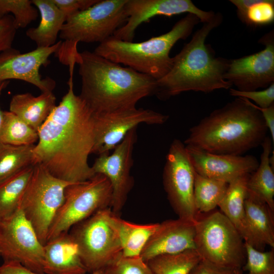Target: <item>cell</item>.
<instances>
[{
  "label": "cell",
  "mask_w": 274,
  "mask_h": 274,
  "mask_svg": "<svg viewBox=\"0 0 274 274\" xmlns=\"http://www.w3.org/2000/svg\"><path fill=\"white\" fill-rule=\"evenodd\" d=\"M17 29L12 15L0 18V53L12 48Z\"/></svg>",
  "instance_id": "37"
},
{
  "label": "cell",
  "mask_w": 274,
  "mask_h": 274,
  "mask_svg": "<svg viewBox=\"0 0 274 274\" xmlns=\"http://www.w3.org/2000/svg\"><path fill=\"white\" fill-rule=\"evenodd\" d=\"M38 132L10 111L3 112L0 143L13 146L35 145Z\"/></svg>",
  "instance_id": "31"
},
{
  "label": "cell",
  "mask_w": 274,
  "mask_h": 274,
  "mask_svg": "<svg viewBox=\"0 0 274 274\" xmlns=\"http://www.w3.org/2000/svg\"><path fill=\"white\" fill-rule=\"evenodd\" d=\"M185 147L195 172L228 184L239 177L252 174L259 163L251 155L216 154L190 146L185 145Z\"/></svg>",
  "instance_id": "18"
},
{
  "label": "cell",
  "mask_w": 274,
  "mask_h": 274,
  "mask_svg": "<svg viewBox=\"0 0 274 274\" xmlns=\"http://www.w3.org/2000/svg\"><path fill=\"white\" fill-rule=\"evenodd\" d=\"M199 22L196 16L188 13L166 33L135 43L112 36L100 43L93 52L158 80L172 66L173 57L169 56L171 49L179 40L188 38Z\"/></svg>",
  "instance_id": "5"
},
{
  "label": "cell",
  "mask_w": 274,
  "mask_h": 274,
  "mask_svg": "<svg viewBox=\"0 0 274 274\" xmlns=\"http://www.w3.org/2000/svg\"><path fill=\"white\" fill-rule=\"evenodd\" d=\"M89 274H104V269L98 270L91 273H89Z\"/></svg>",
  "instance_id": "43"
},
{
  "label": "cell",
  "mask_w": 274,
  "mask_h": 274,
  "mask_svg": "<svg viewBox=\"0 0 274 274\" xmlns=\"http://www.w3.org/2000/svg\"><path fill=\"white\" fill-rule=\"evenodd\" d=\"M222 20V15L215 13L214 18L203 23L191 40L173 57L169 72L157 80L155 94L159 98L167 99L189 91L209 93L231 87L232 85L224 78L230 60L216 57L212 48L205 44L210 32Z\"/></svg>",
  "instance_id": "4"
},
{
  "label": "cell",
  "mask_w": 274,
  "mask_h": 274,
  "mask_svg": "<svg viewBox=\"0 0 274 274\" xmlns=\"http://www.w3.org/2000/svg\"><path fill=\"white\" fill-rule=\"evenodd\" d=\"M236 274H243V271L242 269L237 270L236 271Z\"/></svg>",
  "instance_id": "44"
},
{
  "label": "cell",
  "mask_w": 274,
  "mask_h": 274,
  "mask_svg": "<svg viewBox=\"0 0 274 274\" xmlns=\"http://www.w3.org/2000/svg\"><path fill=\"white\" fill-rule=\"evenodd\" d=\"M64 14L66 18L79 11L90 7L98 0H52Z\"/></svg>",
  "instance_id": "38"
},
{
  "label": "cell",
  "mask_w": 274,
  "mask_h": 274,
  "mask_svg": "<svg viewBox=\"0 0 274 274\" xmlns=\"http://www.w3.org/2000/svg\"><path fill=\"white\" fill-rule=\"evenodd\" d=\"M268 131L259 111L238 97L190 128L186 146L216 154L242 155L261 145Z\"/></svg>",
  "instance_id": "3"
},
{
  "label": "cell",
  "mask_w": 274,
  "mask_h": 274,
  "mask_svg": "<svg viewBox=\"0 0 274 274\" xmlns=\"http://www.w3.org/2000/svg\"><path fill=\"white\" fill-rule=\"evenodd\" d=\"M229 93L231 96L252 100L256 106L262 108L274 104V83L260 91H242L230 88Z\"/></svg>",
  "instance_id": "36"
},
{
  "label": "cell",
  "mask_w": 274,
  "mask_h": 274,
  "mask_svg": "<svg viewBox=\"0 0 274 274\" xmlns=\"http://www.w3.org/2000/svg\"><path fill=\"white\" fill-rule=\"evenodd\" d=\"M9 82V81H6L0 82V95L3 90L7 87ZM3 112L4 111H3L0 108V130L3 120Z\"/></svg>",
  "instance_id": "42"
},
{
  "label": "cell",
  "mask_w": 274,
  "mask_h": 274,
  "mask_svg": "<svg viewBox=\"0 0 274 274\" xmlns=\"http://www.w3.org/2000/svg\"><path fill=\"white\" fill-rule=\"evenodd\" d=\"M33 169V164L0 185V221L9 218L19 209L21 199L29 182Z\"/></svg>",
  "instance_id": "27"
},
{
  "label": "cell",
  "mask_w": 274,
  "mask_h": 274,
  "mask_svg": "<svg viewBox=\"0 0 274 274\" xmlns=\"http://www.w3.org/2000/svg\"><path fill=\"white\" fill-rule=\"evenodd\" d=\"M236 270L224 268L201 259L189 274H236Z\"/></svg>",
  "instance_id": "39"
},
{
  "label": "cell",
  "mask_w": 274,
  "mask_h": 274,
  "mask_svg": "<svg viewBox=\"0 0 274 274\" xmlns=\"http://www.w3.org/2000/svg\"><path fill=\"white\" fill-rule=\"evenodd\" d=\"M0 274H42L34 272L17 262H4Z\"/></svg>",
  "instance_id": "40"
},
{
  "label": "cell",
  "mask_w": 274,
  "mask_h": 274,
  "mask_svg": "<svg viewBox=\"0 0 274 274\" xmlns=\"http://www.w3.org/2000/svg\"><path fill=\"white\" fill-rule=\"evenodd\" d=\"M124 7L127 21L115 32L113 37L130 42H133L139 26L156 16L171 17L190 13L205 23L211 21L215 15L212 11L199 9L190 0H127Z\"/></svg>",
  "instance_id": "17"
},
{
  "label": "cell",
  "mask_w": 274,
  "mask_h": 274,
  "mask_svg": "<svg viewBox=\"0 0 274 274\" xmlns=\"http://www.w3.org/2000/svg\"><path fill=\"white\" fill-rule=\"evenodd\" d=\"M107 208L71 227L68 233L77 245L87 272L104 269L121 254L120 241Z\"/></svg>",
  "instance_id": "8"
},
{
  "label": "cell",
  "mask_w": 274,
  "mask_h": 274,
  "mask_svg": "<svg viewBox=\"0 0 274 274\" xmlns=\"http://www.w3.org/2000/svg\"><path fill=\"white\" fill-rule=\"evenodd\" d=\"M35 145L13 146L0 143V185L34 164Z\"/></svg>",
  "instance_id": "29"
},
{
  "label": "cell",
  "mask_w": 274,
  "mask_h": 274,
  "mask_svg": "<svg viewBox=\"0 0 274 274\" xmlns=\"http://www.w3.org/2000/svg\"><path fill=\"white\" fill-rule=\"evenodd\" d=\"M46 274H86L77 245L68 232L60 233L44 245Z\"/></svg>",
  "instance_id": "20"
},
{
  "label": "cell",
  "mask_w": 274,
  "mask_h": 274,
  "mask_svg": "<svg viewBox=\"0 0 274 274\" xmlns=\"http://www.w3.org/2000/svg\"><path fill=\"white\" fill-rule=\"evenodd\" d=\"M201 259L195 249L156 256L147 263L154 274H189Z\"/></svg>",
  "instance_id": "30"
},
{
  "label": "cell",
  "mask_w": 274,
  "mask_h": 274,
  "mask_svg": "<svg viewBox=\"0 0 274 274\" xmlns=\"http://www.w3.org/2000/svg\"><path fill=\"white\" fill-rule=\"evenodd\" d=\"M41 16L40 23L26 31V36L34 41L37 48L49 47L56 43V40L66 21L64 14L52 0H32Z\"/></svg>",
  "instance_id": "23"
},
{
  "label": "cell",
  "mask_w": 274,
  "mask_h": 274,
  "mask_svg": "<svg viewBox=\"0 0 274 274\" xmlns=\"http://www.w3.org/2000/svg\"><path fill=\"white\" fill-rule=\"evenodd\" d=\"M78 64L79 96L94 113L134 108L141 99L156 94V79L93 52L80 53Z\"/></svg>",
  "instance_id": "2"
},
{
  "label": "cell",
  "mask_w": 274,
  "mask_h": 274,
  "mask_svg": "<svg viewBox=\"0 0 274 274\" xmlns=\"http://www.w3.org/2000/svg\"><path fill=\"white\" fill-rule=\"evenodd\" d=\"M44 256V245L20 209L0 221V257L4 262H17L34 272L45 274Z\"/></svg>",
  "instance_id": "12"
},
{
  "label": "cell",
  "mask_w": 274,
  "mask_h": 274,
  "mask_svg": "<svg viewBox=\"0 0 274 274\" xmlns=\"http://www.w3.org/2000/svg\"><path fill=\"white\" fill-rule=\"evenodd\" d=\"M104 274H154L140 256L124 257L121 254L104 269Z\"/></svg>",
  "instance_id": "35"
},
{
  "label": "cell",
  "mask_w": 274,
  "mask_h": 274,
  "mask_svg": "<svg viewBox=\"0 0 274 274\" xmlns=\"http://www.w3.org/2000/svg\"><path fill=\"white\" fill-rule=\"evenodd\" d=\"M272 145L271 138L266 136L261 145L260 162L248 179L247 191V195L265 203L274 212V172L269 162Z\"/></svg>",
  "instance_id": "24"
},
{
  "label": "cell",
  "mask_w": 274,
  "mask_h": 274,
  "mask_svg": "<svg viewBox=\"0 0 274 274\" xmlns=\"http://www.w3.org/2000/svg\"><path fill=\"white\" fill-rule=\"evenodd\" d=\"M250 175H245L230 182L224 197L218 204L220 212L234 226L245 243L248 240L245 201L247 194V183Z\"/></svg>",
  "instance_id": "25"
},
{
  "label": "cell",
  "mask_w": 274,
  "mask_h": 274,
  "mask_svg": "<svg viewBox=\"0 0 274 274\" xmlns=\"http://www.w3.org/2000/svg\"><path fill=\"white\" fill-rule=\"evenodd\" d=\"M137 127L131 129L110 153L98 155L91 166L95 174L106 176L112 189L111 208L118 215L123 208L133 184L130 170L133 164L134 146L137 142Z\"/></svg>",
  "instance_id": "13"
},
{
  "label": "cell",
  "mask_w": 274,
  "mask_h": 274,
  "mask_svg": "<svg viewBox=\"0 0 274 274\" xmlns=\"http://www.w3.org/2000/svg\"><path fill=\"white\" fill-rule=\"evenodd\" d=\"M126 1L98 0L88 9L67 18L59 33L63 41L54 54L61 63L68 66L69 73H73L75 64L80 60L79 42L100 44L113 36L125 23Z\"/></svg>",
  "instance_id": "6"
},
{
  "label": "cell",
  "mask_w": 274,
  "mask_h": 274,
  "mask_svg": "<svg viewBox=\"0 0 274 274\" xmlns=\"http://www.w3.org/2000/svg\"><path fill=\"white\" fill-rule=\"evenodd\" d=\"M228 186V184L225 182L209 178L195 172L193 197L198 214L209 213L218 206Z\"/></svg>",
  "instance_id": "28"
},
{
  "label": "cell",
  "mask_w": 274,
  "mask_h": 274,
  "mask_svg": "<svg viewBox=\"0 0 274 274\" xmlns=\"http://www.w3.org/2000/svg\"><path fill=\"white\" fill-rule=\"evenodd\" d=\"M112 189L108 178L95 174L90 179L74 183L64 191V201L49 229L47 242L101 210L111 208Z\"/></svg>",
  "instance_id": "10"
},
{
  "label": "cell",
  "mask_w": 274,
  "mask_h": 274,
  "mask_svg": "<svg viewBox=\"0 0 274 274\" xmlns=\"http://www.w3.org/2000/svg\"><path fill=\"white\" fill-rule=\"evenodd\" d=\"M61 41L49 47L37 48L25 53L12 48L0 53V82L15 79L24 81L39 89L42 93L52 92L56 86L53 79L42 77L40 68L50 63Z\"/></svg>",
  "instance_id": "16"
},
{
  "label": "cell",
  "mask_w": 274,
  "mask_h": 274,
  "mask_svg": "<svg viewBox=\"0 0 274 274\" xmlns=\"http://www.w3.org/2000/svg\"><path fill=\"white\" fill-rule=\"evenodd\" d=\"M73 77L67 92L38 131L33 160L55 177L78 183L95 175L88 163L95 143L94 114L74 93Z\"/></svg>",
  "instance_id": "1"
},
{
  "label": "cell",
  "mask_w": 274,
  "mask_h": 274,
  "mask_svg": "<svg viewBox=\"0 0 274 274\" xmlns=\"http://www.w3.org/2000/svg\"><path fill=\"white\" fill-rule=\"evenodd\" d=\"M72 183L55 177L40 164H33L32 176L19 209L43 245L47 242L50 226L64 201L65 189Z\"/></svg>",
  "instance_id": "9"
},
{
  "label": "cell",
  "mask_w": 274,
  "mask_h": 274,
  "mask_svg": "<svg viewBox=\"0 0 274 274\" xmlns=\"http://www.w3.org/2000/svg\"><path fill=\"white\" fill-rule=\"evenodd\" d=\"M12 14L17 29L25 28L39 16L30 0H0V18Z\"/></svg>",
  "instance_id": "33"
},
{
  "label": "cell",
  "mask_w": 274,
  "mask_h": 274,
  "mask_svg": "<svg viewBox=\"0 0 274 274\" xmlns=\"http://www.w3.org/2000/svg\"><path fill=\"white\" fill-rule=\"evenodd\" d=\"M245 209L248 233L246 243L261 251L266 245L274 248L273 212L265 203L247 194Z\"/></svg>",
  "instance_id": "21"
},
{
  "label": "cell",
  "mask_w": 274,
  "mask_h": 274,
  "mask_svg": "<svg viewBox=\"0 0 274 274\" xmlns=\"http://www.w3.org/2000/svg\"><path fill=\"white\" fill-rule=\"evenodd\" d=\"M253 106L259 111L264 120L266 126L270 133L272 143L274 142V104L262 108L252 103Z\"/></svg>",
  "instance_id": "41"
},
{
  "label": "cell",
  "mask_w": 274,
  "mask_h": 274,
  "mask_svg": "<svg viewBox=\"0 0 274 274\" xmlns=\"http://www.w3.org/2000/svg\"><path fill=\"white\" fill-rule=\"evenodd\" d=\"M112 220L117 233L124 257L140 256L147 241L157 228L159 223L134 224L113 213Z\"/></svg>",
  "instance_id": "26"
},
{
  "label": "cell",
  "mask_w": 274,
  "mask_h": 274,
  "mask_svg": "<svg viewBox=\"0 0 274 274\" xmlns=\"http://www.w3.org/2000/svg\"><path fill=\"white\" fill-rule=\"evenodd\" d=\"M194 224L195 249L201 259L220 267L242 269L246 261L245 241L222 213L198 214Z\"/></svg>",
  "instance_id": "7"
},
{
  "label": "cell",
  "mask_w": 274,
  "mask_h": 274,
  "mask_svg": "<svg viewBox=\"0 0 274 274\" xmlns=\"http://www.w3.org/2000/svg\"><path fill=\"white\" fill-rule=\"evenodd\" d=\"M56 100L52 92L37 96L29 92L17 94L11 98L9 111L38 131L56 106Z\"/></svg>",
  "instance_id": "22"
},
{
  "label": "cell",
  "mask_w": 274,
  "mask_h": 274,
  "mask_svg": "<svg viewBox=\"0 0 274 274\" xmlns=\"http://www.w3.org/2000/svg\"><path fill=\"white\" fill-rule=\"evenodd\" d=\"M246 261L242 268L246 274H274V250L259 251L245 243Z\"/></svg>",
  "instance_id": "34"
},
{
  "label": "cell",
  "mask_w": 274,
  "mask_h": 274,
  "mask_svg": "<svg viewBox=\"0 0 274 274\" xmlns=\"http://www.w3.org/2000/svg\"><path fill=\"white\" fill-rule=\"evenodd\" d=\"M95 143L92 154L110 153L131 129L142 123L162 125L169 116L151 109L132 108L94 113Z\"/></svg>",
  "instance_id": "14"
},
{
  "label": "cell",
  "mask_w": 274,
  "mask_h": 274,
  "mask_svg": "<svg viewBox=\"0 0 274 274\" xmlns=\"http://www.w3.org/2000/svg\"><path fill=\"white\" fill-rule=\"evenodd\" d=\"M195 232L194 222L179 218L165 220L159 223L144 246L140 257L147 263L159 255L195 249Z\"/></svg>",
  "instance_id": "19"
},
{
  "label": "cell",
  "mask_w": 274,
  "mask_h": 274,
  "mask_svg": "<svg viewBox=\"0 0 274 274\" xmlns=\"http://www.w3.org/2000/svg\"><path fill=\"white\" fill-rule=\"evenodd\" d=\"M229 1L236 7L239 19L247 25L261 26L269 24L274 20L273 0Z\"/></svg>",
  "instance_id": "32"
},
{
  "label": "cell",
  "mask_w": 274,
  "mask_h": 274,
  "mask_svg": "<svg viewBox=\"0 0 274 274\" xmlns=\"http://www.w3.org/2000/svg\"><path fill=\"white\" fill-rule=\"evenodd\" d=\"M195 172L185 144L179 139L174 140L166 156L163 187L179 218L194 222L198 214L193 197Z\"/></svg>",
  "instance_id": "11"
},
{
  "label": "cell",
  "mask_w": 274,
  "mask_h": 274,
  "mask_svg": "<svg viewBox=\"0 0 274 274\" xmlns=\"http://www.w3.org/2000/svg\"><path fill=\"white\" fill-rule=\"evenodd\" d=\"M259 43L265 46L262 50L230 61L224 78L238 90L255 91L274 83L273 30L265 34Z\"/></svg>",
  "instance_id": "15"
}]
</instances>
